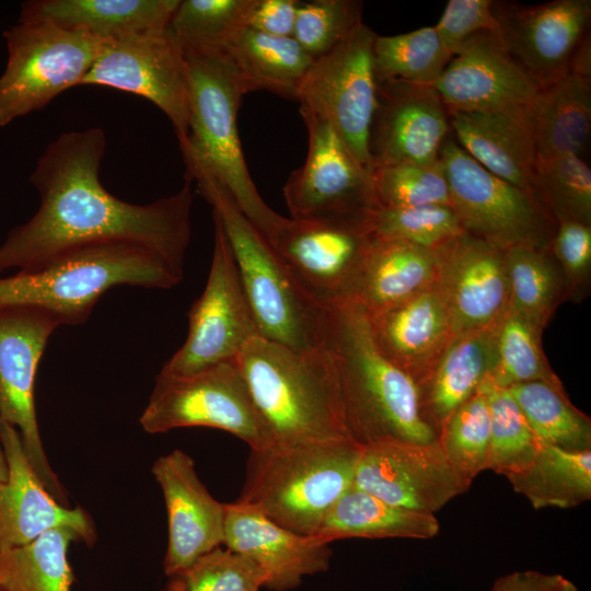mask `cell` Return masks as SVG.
<instances>
[{
  "instance_id": "d6a6232c",
  "label": "cell",
  "mask_w": 591,
  "mask_h": 591,
  "mask_svg": "<svg viewBox=\"0 0 591 591\" xmlns=\"http://www.w3.org/2000/svg\"><path fill=\"white\" fill-rule=\"evenodd\" d=\"M506 477L534 509L576 508L591 499V450L541 445L529 466Z\"/></svg>"
},
{
  "instance_id": "4dcf8cb0",
  "label": "cell",
  "mask_w": 591,
  "mask_h": 591,
  "mask_svg": "<svg viewBox=\"0 0 591 591\" xmlns=\"http://www.w3.org/2000/svg\"><path fill=\"white\" fill-rule=\"evenodd\" d=\"M439 531L434 514L393 506L352 485L328 511L316 536L331 544L352 537L428 540Z\"/></svg>"
},
{
  "instance_id": "9c48e42d",
  "label": "cell",
  "mask_w": 591,
  "mask_h": 591,
  "mask_svg": "<svg viewBox=\"0 0 591 591\" xmlns=\"http://www.w3.org/2000/svg\"><path fill=\"white\" fill-rule=\"evenodd\" d=\"M3 36L8 59L0 76V127L81 85L105 42L43 21L18 20Z\"/></svg>"
},
{
  "instance_id": "277c9868",
  "label": "cell",
  "mask_w": 591,
  "mask_h": 591,
  "mask_svg": "<svg viewBox=\"0 0 591 591\" xmlns=\"http://www.w3.org/2000/svg\"><path fill=\"white\" fill-rule=\"evenodd\" d=\"M236 362L269 430L271 447L349 439L337 367L327 343L298 352L257 336Z\"/></svg>"
},
{
  "instance_id": "8d00e7d4",
  "label": "cell",
  "mask_w": 591,
  "mask_h": 591,
  "mask_svg": "<svg viewBox=\"0 0 591 591\" xmlns=\"http://www.w3.org/2000/svg\"><path fill=\"white\" fill-rule=\"evenodd\" d=\"M451 59L434 26L393 36L376 35L373 45L376 84L396 80L432 85Z\"/></svg>"
},
{
  "instance_id": "f1b7e54d",
  "label": "cell",
  "mask_w": 591,
  "mask_h": 591,
  "mask_svg": "<svg viewBox=\"0 0 591 591\" xmlns=\"http://www.w3.org/2000/svg\"><path fill=\"white\" fill-rule=\"evenodd\" d=\"M499 323L457 334L418 387L424 418L437 436L450 415L491 375L497 358Z\"/></svg>"
},
{
  "instance_id": "bcb514c9",
  "label": "cell",
  "mask_w": 591,
  "mask_h": 591,
  "mask_svg": "<svg viewBox=\"0 0 591 591\" xmlns=\"http://www.w3.org/2000/svg\"><path fill=\"white\" fill-rule=\"evenodd\" d=\"M362 4L352 0L299 1L293 38L313 58L341 43L360 24Z\"/></svg>"
},
{
  "instance_id": "7402d4cb",
  "label": "cell",
  "mask_w": 591,
  "mask_h": 591,
  "mask_svg": "<svg viewBox=\"0 0 591 591\" xmlns=\"http://www.w3.org/2000/svg\"><path fill=\"white\" fill-rule=\"evenodd\" d=\"M152 474L167 512L169 542L163 569L171 576L223 544L225 503L210 495L196 473L194 460L183 450L158 457Z\"/></svg>"
},
{
  "instance_id": "74e56055",
  "label": "cell",
  "mask_w": 591,
  "mask_h": 591,
  "mask_svg": "<svg viewBox=\"0 0 591 591\" xmlns=\"http://www.w3.org/2000/svg\"><path fill=\"white\" fill-rule=\"evenodd\" d=\"M543 328L508 309L497 332V358L490 381L509 389L526 382H544L563 389L542 346Z\"/></svg>"
},
{
  "instance_id": "8fae6325",
  "label": "cell",
  "mask_w": 591,
  "mask_h": 591,
  "mask_svg": "<svg viewBox=\"0 0 591 591\" xmlns=\"http://www.w3.org/2000/svg\"><path fill=\"white\" fill-rule=\"evenodd\" d=\"M375 38L363 22L358 24L331 51L313 59L297 94L300 108L327 121L371 175L368 141L376 106Z\"/></svg>"
},
{
  "instance_id": "4316f807",
  "label": "cell",
  "mask_w": 591,
  "mask_h": 591,
  "mask_svg": "<svg viewBox=\"0 0 591 591\" xmlns=\"http://www.w3.org/2000/svg\"><path fill=\"white\" fill-rule=\"evenodd\" d=\"M449 120L455 142L471 158L538 199L534 181L536 151L524 115L449 112Z\"/></svg>"
},
{
  "instance_id": "ab89813d",
  "label": "cell",
  "mask_w": 591,
  "mask_h": 591,
  "mask_svg": "<svg viewBox=\"0 0 591 591\" xmlns=\"http://www.w3.org/2000/svg\"><path fill=\"white\" fill-rule=\"evenodd\" d=\"M489 441L490 412L483 382L447 419L438 433V442L453 468L472 485L475 477L487 470Z\"/></svg>"
},
{
  "instance_id": "7c38bea8",
  "label": "cell",
  "mask_w": 591,
  "mask_h": 591,
  "mask_svg": "<svg viewBox=\"0 0 591 591\" xmlns=\"http://www.w3.org/2000/svg\"><path fill=\"white\" fill-rule=\"evenodd\" d=\"M308 155L283 186L290 219L363 227L379 206L372 175L350 154L332 126L300 108Z\"/></svg>"
},
{
  "instance_id": "d6986e66",
  "label": "cell",
  "mask_w": 591,
  "mask_h": 591,
  "mask_svg": "<svg viewBox=\"0 0 591 591\" xmlns=\"http://www.w3.org/2000/svg\"><path fill=\"white\" fill-rule=\"evenodd\" d=\"M450 131L448 108L432 85L378 83L368 141L372 171L401 163H437Z\"/></svg>"
},
{
  "instance_id": "ee69618b",
  "label": "cell",
  "mask_w": 591,
  "mask_h": 591,
  "mask_svg": "<svg viewBox=\"0 0 591 591\" xmlns=\"http://www.w3.org/2000/svg\"><path fill=\"white\" fill-rule=\"evenodd\" d=\"M161 591H259L264 572L247 557L217 547L167 576Z\"/></svg>"
},
{
  "instance_id": "7dc6e473",
  "label": "cell",
  "mask_w": 591,
  "mask_h": 591,
  "mask_svg": "<svg viewBox=\"0 0 591 591\" xmlns=\"http://www.w3.org/2000/svg\"><path fill=\"white\" fill-rule=\"evenodd\" d=\"M549 248L564 277L567 300L581 301L590 288L591 224L557 223Z\"/></svg>"
},
{
  "instance_id": "f35d334b",
  "label": "cell",
  "mask_w": 591,
  "mask_h": 591,
  "mask_svg": "<svg viewBox=\"0 0 591 591\" xmlns=\"http://www.w3.org/2000/svg\"><path fill=\"white\" fill-rule=\"evenodd\" d=\"M484 385L490 412L487 470L508 476L529 466L541 444L509 389L495 385L489 376Z\"/></svg>"
},
{
  "instance_id": "b9f144b4",
  "label": "cell",
  "mask_w": 591,
  "mask_h": 591,
  "mask_svg": "<svg viewBox=\"0 0 591 591\" xmlns=\"http://www.w3.org/2000/svg\"><path fill=\"white\" fill-rule=\"evenodd\" d=\"M535 192L557 222L591 224V170L580 155L536 162Z\"/></svg>"
},
{
  "instance_id": "f6af8a7d",
  "label": "cell",
  "mask_w": 591,
  "mask_h": 591,
  "mask_svg": "<svg viewBox=\"0 0 591 591\" xmlns=\"http://www.w3.org/2000/svg\"><path fill=\"white\" fill-rule=\"evenodd\" d=\"M372 183L381 207H451L449 186L440 161L430 165L401 163L375 167Z\"/></svg>"
},
{
  "instance_id": "3957f363",
  "label": "cell",
  "mask_w": 591,
  "mask_h": 591,
  "mask_svg": "<svg viewBox=\"0 0 591 591\" xmlns=\"http://www.w3.org/2000/svg\"><path fill=\"white\" fill-rule=\"evenodd\" d=\"M188 77V137L179 146L186 169L217 181L268 241L285 223L260 197L248 173L237 131V111L247 94L228 48L182 45Z\"/></svg>"
},
{
  "instance_id": "603a6c76",
  "label": "cell",
  "mask_w": 591,
  "mask_h": 591,
  "mask_svg": "<svg viewBox=\"0 0 591 591\" xmlns=\"http://www.w3.org/2000/svg\"><path fill=\"white\" fill-rule=\"evenodd\" d=\"M0 442L8 477L0 482V551L25 545L48 530L67 526L93 542L94 528L81 508L59 503L32 467L19 432L0 420Z\"/></svg>"
},
{
  "instance_id": "f907efd6",
  "label": "cell",
  "mask_w": 591,
  "mask_h": 591,
  "mask_svg": "<svg viewBox=\"0 0 591 591\" xmlns=\"http://www.w3.org/2000/svg\"><path fill=\"white\" fill-rule=\"evenodd\" d=\"M565 577L537 570L513 571L496 579L489 591H558Z\"/></svg>"
},
{
  "instance_id": "44dd1931",
  "label": "cell",
  "mask_w": 591,
  "mask_h": 591,
  "mask_svg": "<svg viewBox=\"0 0 591 591\" xmlns=\"http://www.w3.org/2000/svg\"><path fill=\"white\" fill-rule=\"evenodd\" d=\"M437 287L449 311L454 333L491 326L509 308L505 252L462 232L434 248Z\"/></svg>"
},
{
  "instance_id": "7a4b0ae2",
  "label": "cell",
  "mask_w": 591,
  "mask_h": 591,
  "mask_svg": "<svg viewBox=\"0 0 591 591\" xmlns=\"http://www.w3.org/2000/svg\"><path fill=\"white\" fill-rule=\"evenodd\" d=\"M327 309V345L337 367L345 427L360 448L386 442L429 443L415 382L378 348L366 311L344 299Z\"/></svg>"
},
{
  "instance_id": "4fadbf2b",
  "label": "cell",
  "mask_w": 591,
  "mask_h": 591,
  "mask_svg": "<svg viewBox=\"0 0 591 591\" xmlns=\"http://www.w3.org/2000/svg\"><path fill=\"white\" fill-rule=\"evenodd\" d=\"M215 243L206 287L188 311L184 344L164 363V375H189L235 361L244 346L259 336L235 258L218 216L212 212Z\"/></svg>"
},
{
  "instance_id": "83f0119b",
  "label": "cell",
  "mask_w": 591,
  "mask_h": 591,
  "mask_svg": "<svg viewBox=\"0 0 591 591\" xmlns=\"http://www.w3.org/2000/svg\"><path fill=\"white\" fill-rule=\"evenodd\" d=\"M438 269L434 248L372 236L348 299L372 315L434 286Z\"/></svg>"
},
{
  "instance_id": "f546056e",
  "label": "cell",
  "mask_w": 591,
  "mask_h": 591,
  "mask_svg": "<svg viewBox=\"0 0 591 591\" xmlns=\"http://www.w3.org/2000/svg\"><path fill=\"white\" fill-rule=\"evenodd\" d=\"M590 82L569 72L541 89L524 115L534 141L536 162L580 155L591 127Z\"/></svg>"
},
{
  "instance_id": "2e32d148",
  "label": "cell",
  "mask_w": 591,
  "mask_h": 591,
  "mask_svg": "<svg viewBox=\"0 0 591 591\" xmlns=\"http://www.w3.org/2000/svg\"><path fill=\"white\" fill-rule=\"evenodd\" d=\"M498 39L507 55L544 89L570 72L587 36L590 0H555L525 5L493 1Z\"/></svg>"
},
{
  "instance_id": "52a82bcc",
  "label": "cell",
  "mask_w": 591,
  "mask_h": 591,
  "mask_svg": "<svg viewBox=\"0 0 591 591\" xmlns=\"http://www.w3.org/2000/svg\"><path fill=\"white\" fill-rule=\"evenodd\" d=\"M362 448L350 439L251 450L235 503L299 534L316 535L354 485Z\"/></svg>"
},
{
  "instance_id": "ffe728a7",
  "label": "cell",
  "mask_w": 591,
  "mask_h": 591,
  "mask_svg": "<svg viewBox=\"0 0 591 591\" xmlns=\"http://www.w3.org/2000/svg\"><path fill=\"white\" fill-rule=\"evenodd\" d=\"M449 112L525 115L541 88L485 32L453 56L432 84Z\"/></svg>"
},
{
  "instance_id": "484cf974",
  "label": "cell",
  "mask_w": 591,
  "mask_h": 591,
  "mask_svg": "<svg viewBox=\"0 0 591 591\" xmlns=\"http://www.w3.org/2000/svg\"><path fill=\"white\" fill-rule=\"evenodd\" d=\"M179 0H31L19 20L43 21L101 40H121L169 28Z\"/></svg>"
},
{
  "instance_id": "f5cc1de1",
  "label": "cell",
  "mask_w": 591,
  "mask_h": 591,
  "mask_svg": "<svg viewBox=\"0 0 591 591\" xmlns=\"http://www.w3.org/2000/svg\"><path fill=\"white\" fill-rule=\"evenodd\" d=\"M558 591H579V590L571 580L565 577Z\"/></svg>"
},
{
  "instance_id": "6da1fadb",
  "label": "cell",
  "mask_w": 591,
  "mask_h": 591,
  "mask_svg": "<svg viewBox=\"0 0 591 591\" xmlns=\"http://www.w3.org/2000/svg\"><path fill=\"white\" fill-rule=\"evenodd\" d=\"M105 149L100 127L61 134L47 146L30 176L38 209L0 246V273L33 269L90 245L124 242L157 253L183 276L192 236V182L150 204L121 200L100 179Z\"/></svg>"
},
{
  "instance_id": "cb8c5ba5",
  "label": "cell",
  "mask_w": 591,
  "mask_h": 591,
  "mask_svg": "<svg viewBox=\"0 0 591 591\" xmlns=\"http://www.w3.org/2000/svg\"><path fill=\"white\" fill-rule=\"evenodd\" d=\"M227 548L251 559L265 576L271 591H289L302 579L329 568V544L316 535L288 530L262 513L225 503L224 542Z\"/></svg>"
},
{
  "instance_id": "e0dca14e",
  "label": "cell",
  "mask_w": 591,
  "mask_h": 591,
  "mask_svg": "<svg viewBox=\"0 0 591 591\" xmlns=\"http://www.w3.org/2000/svg\"><path fill=\"white\" fill-rule=\"evenodd\" d=\"M371 240L363 227L287 218L267 242L301 288L327 308L349 298Z\"/></svg>"
},
{
  "instance_id": "9a60e30c",
  "label": "cell",
  "mask_w": 591,
  "mask_h": 591,
  "mask_svg": "<svg viewBox=\"0 0 591 591\" xmlns=\"http://www.w3.org/2000/svg\"><path fill=\"white\" fill-rule=\"evenodd\" d=\"M81 85H102L147 99L172 123L179 146L188 137V77L182 45L166 28L104 42Z\"/></svg>"
},
{
  "instance_id": "8992f818",
  "label": "cell",
  "mask_w": 591,
  "mask_h": 591,
  "mask_svg": "<svg viewBox=\"0 0 591 591\" xmlns=\"http://www.w3.org/2000/svg\"><path fill=\"white\" fill-rule=\"evenodd\" d=\"M182 279L149 248L103 243L0 278V306H35L57 315L63 325H77L88 320L99 299L113 287L170 289Z\"/></svg>"
},
{
  "instance_id": "1f68e13d",
  "label": "cell",
  "mask_w": 591,
  "mask_h": 591,
  "mask_svg": "<svg viewBox=\"0 0 591 591\" xmlns=\"http://www.w3.org/2000/svg\"><path fill=\"white\" fill-rule=\"evenodd\" d=\"M247 93L266 90L297 101L313 58L292 36H276L246 27L228 47Z\"/></svg>"
},
{
  "instance_id": "30bf717a",
  "label": "cell",
  "mask_w": 591,
  "mask_h": 591,
  "mask_svg": "<svg viewBox=\"0 0 591 591\" xmlns=\"http://www.w3.org/2000/svg\"><path fill=\"white\" fill-rule=\"evenodd\" d=\"M139 421L149 433L209 427L237 437L254 451L273 444L236 360L189 375L159 373Z\"/></svg>"
},
{
  "instance_id": "60d3db41",
  "label": "cell",
  "mask_w": 591,
  "mask_h": 591,
  "mask_svg": "<svg viewBox=\"0 0 591 591\" xmlns=\"http://www.w3.org/2000/svg\"><path fill=\"white\" fill-rule=\"evenodd\" d=\"M256 0H179L169 30L181 45L228 48L248 27Z\"/></svg>"
},
{
  "instance_id": "db71d44e",
  "label": "cell",
  "mask_w": 591,
  "mask_h": 591,
  "mask_svg": "<svg viewBox=\"0 0 591 591\" xmlns=\"http://www.w3.org/2000/svg\"><path fill=\"white\" fill-rule=\"evenodd\" d=\"M0 591H3V590L0 589Z\"/></svg>"
},
{
  "instance_id": "5bb4252c",
  "label": "cell",
  "mask_w": 591,
  "mask_h": 591,
  "mask_svg": "<svg viewBox=\"0 0 591 591\" xmlns=\"http://www.w3.org/2000/svg\"><path fill=\"white\" fill-rule=\"evenodd\" d=\"M61 320L27 305L0 306V420L20 434L25 454L47 491L66 503L63 489L43 448L34 404L36 370Z\"/></svg>"
},
{
  "instance_id": "d4e9b609",
  "label": "cell",
  "mask_w": 591,
  "mask_h": 591,
  "mask_svg": "<svg viewBox=\"0 0 591 591\" xmlns=\"http://www.w3.org/2000/svg\"><path fill=\"white\" fill-rule=\"evenodd\" d=\"M368 317L380 351L404 371L417 389L456 336L437 283Z\"/></svg>"
},
{
  "instance_id": "ba28073f",
  "label": "cell",
  "mask_w": 591,
  "mask_h": 591,
  "mask_svg": "<svg viewBox=\"0 0 591 591\" xmlns=\"http://www.w3.org/2000/svg\"><path fill=\"white\" fill-rule=\"evenodd\" d=\"M439 161L464 232L503 251L551 247L557 222L535 196L487 171L453 138L443 142Z\"/></svg>"
},
{
  "instance_id": "681fc988",
  "label": "cell",
  "mask_w": 591,
  "mask_h": 591,
  "mask_svg": "<svg viewBox=\"0 0 591 591\" xmlns=\"http://www.w3.org/2000/svg\"><path fill=\"white\" fill-rule=\"evenodd\" d=\"M298 5V0H256L248 27L276 36H293Z\"/></svg>"
},
{
  "instance_id": "d590c367",
  "label": "cell",
  "mask_w": 591,
  "mask_h": 591,
  "mask_svg": "<svg viewBox=\"0 0 591 591\" xmlns=\"http://www.w3.org/2000/svg\"><path fill=\"white\" fill-rule=\"evenodd\" d=\"M541 445L567 451L591 450V419L565 389L535 381L509 387Z\"/></svg>"
},
{
  "instance_id": "5b68a950",
  "label": "cell",
  "mask_w": 591,
  "mask_h": 591,
  "mask_svg": "<svg viewBox=\"0 0 591 591\" xmlns=\"http://www.w3.org/2000/svg\"><path fill=\"white\" fill-rule=\"evenodd\" d=\"M186 175L222 223L259 336L298 352L324 346L327 309L301 288L215 178L197 169L186 170Z\"/></svg>"
},
{
  "instance_id": "7bdbcfd3",
  "label": "cell",
  "mask_w": 591,
  "mask_h": 591,
  "mask_svg": "<svg viewBox=\"0 0 591 591\" xmlns=\"http://www.w3.org/2000/svg\"><path fill=\"white\" fill-rule=\"evenodd\" d=\"M367 228L375 239L402 241L429 250L464 232L455 211L445 205L406 208L378 206Z\"/></svg>"
},
{
  "instance_id": "c3c4849f",
  "label": "cell",
  "mask_w": 591,
  "mask_h": 591,
  "mask_svg": "<svg viewBox=\"0 0 591 591\" xmlns=\"http://www.w3.org/2000/svg\"><path fill=\"white\" fill-rule=\"evenodd\" d=\"M493 0H450L434 25L443 47L457 55L463 46L480 33L497 34Z\"/></svg>"
},
{
  "instance_id": "836d02e7",
  "label": "cell",
  "mask_w": 591,
  "mask_h": 591,
  "mask_svg": "<svg viewBox=\"0 0 591 591\" xmlns=\"http://www.w3.org/2000/svg\"><path fill=\"white\" fill-rule=\"evenodd\" d=\"M79 534L67 526L46 531L34 541L0 551L3 591H70L73 576L68 547Z\"/></svg>"
},
{
  "instance_id": "ac0fdd59",
  "label": "cell",
  "mask_w": 591,
  "mask_h": 591,
  "mask_svg": "<svg viewBox=\"0 0 591 591\" xmlns=\"http://www.w3.org/2000/svg\"><path fill=\"white\" fill-rule=\"evenodd\" d=\"M354 486L393 506L434 514L471 485L450 464L437 439L362 448Z\"/></svg>"
},
{
  "instance_id": "816d5d0a",
  "label": "cell",
  "mask_w": 591,
  "mask_h": 591,
  "mask_svg": "<svg viewBox=\"0 0 591 591\" xmlns=\"http://www.w3.org/2000/svg\"><path fill=\"white\" fill-rule=\"evenodd\" d=\"M8 477V467L0 442V482H5Z\"/></svg>"
},
{
  "instance_id": "e575fe53",
  "label": "cell",
  "mask_w": 591,
  "mask_h": 591,
  "mask_svg": "<svg viewBox=\"0 0 591 591\" xmlns=\"http://www.w3.org/2000/svg\"><path fill=\"white\" fill-rule=\"evenodd\" d=\"M509 310L545 328L567 300L561 271L551 248L514 246L505 252Z\"/></svg>"
}]
</instances>
